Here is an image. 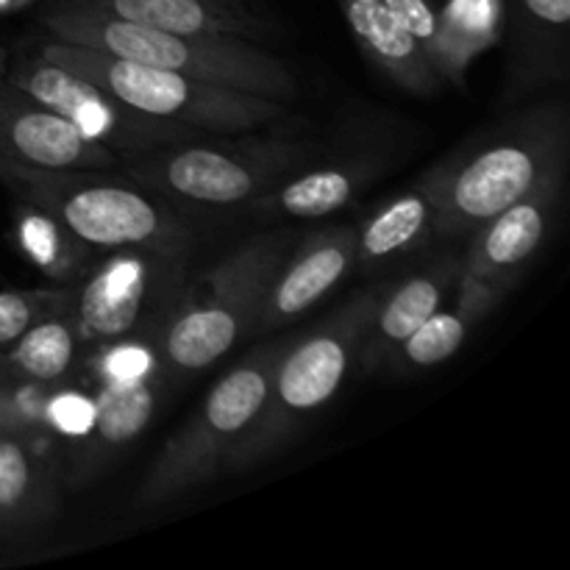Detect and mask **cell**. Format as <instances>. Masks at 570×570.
<instances>
[{"label":"cell","mask_w":570,"mask_h":570,"mask_svg":"<svg viewBox=\"0 0 570 570\" xmlns=\"http://www.w3.org/2000/svg\"><path fill=\"white\" fill-rule=\"evenodd\" d=\"M39 20L56 42L83 45L120 59L184 72L200 81L223 83L282 104H289L298 95V81L289 67L267 50L256 48L250 39L161 31L120 20L78 0H59L48 6Z\"/></svg>","instance_id":"1"},{"label":"cell","mask_w":570,"mask_h":570,"mask_svg":"<svg viewBox=\"0 0 570 570\" xmlns=\"http://www.w3.org/2000/svg\"><path fill=\"white\" fill-rule=\"evenodd\" d=\"M568 106L543 104L482 134L440 161V212L434 239L471 237L534 184L568 165Z\"/></svg>","instance_id":"2"},{"label":"cell","mask_w":570,"mask_h":570,"mask_svg":"<svg viewBox=\"0 0 570 570\" xmlns=\"http://www.w3.org/2000/svg\"><path fill=\"white\" fill-rule=\"evenodd\" d=\"M293 239L265 232L228 250L217 265L187 278L170 315L154 337V356L170 376L215 365L245 334L256 332L259 312Z\"/></svg>","instance_id":"3"},{"label":"cell","mask_w":570,"mask_h":570,"mask_svg":"<svg viewBox=\"0 0 570 570\" xmlns=\"http://www.w3.org/2000/svg\"><path fill=\"white\" fill-rule=\"evenodd\" d=\"M323 156L321 145L293 137L220 134L209 142L184 139L128 159L126 173L165 200L200 209L250 206Z\"/></svg>","instance_id":"4"},{"label":"cell","mask_w":570,"mask_h":570,"mask_svg":"<svg viewBox=\"0 0 570 570\" xmlns=\"http://www.w3.org/2000/svg\"><path fill=\"white\" fill-rule=\"evenodd\" d=\"M37 53L92 78L137 115L165 122L193 137L256 134L289 120V104H282V100L200 81L184 72L139 65V61L120 59V56L83 48V45L48 39L39 45Z\"/></svg>","instance_id":"5"},{"label":"cell","mask_w":570,"mask_h":570,"mask_svg":"<svg viewBox=\"0 0 570 570\" xmlns=\"http://www.w3.org/2000/svg\"><path fill=\"white\" fill-rule=\"evenodd\" d=\"M376 295L379 289H362L326 321L287 340L273 367L265 404L248 432L228 451L223 465L226 471H245L271 460L298 432L301 423L317 415L340 393L354 371L356 348Z\"/></svg>","instance_id":"6"},{"label":"cell","mask_w":570,"mask_h":570,"mask_svg":"<svg viewBox=\"0 0 570 570\" xmlns=\"http://www.w3.org/2000/svg\"><path fill=\"white\" fill-rule=\"evenodd\" d=\"M28 206L59 223L70 237L100 250L193 254V232L159 193L115 170H81L6 184Z\"/></svg>","instance_id":"7"},{"label":"cell","mask_w":570,"mask_h":570,"mask_svg":"<svg viewBox=\"0 0 570 570\" xmlns=\"http://www.w3.org/2000/svg\"><path fill=\"white\" fill-rule=\"evenodd\" d=\"M287 340H273L243 356L165 440L139 484L137 504L142 510L170 504L223 471L228 451L248 432L265 404L273 367Z\"/></svg>","instance_id":"8"},{"label":"cell","mask_w":570,"mask_h":570,"mask_svg":"<svg viewBox=\"0 0 570 570\" xmlns=\"http://www.w3.org/2000/svg\"><path fill=\"white\" fill-rule=\"evenodd\" d=\"M189 278V256L159 250H111L76 289L70 315L83 345L148 340L170 315Z\"/></svg>","instance_id":"9"},{"label":"cell","mask_w":570,"mask_h":570,"mask_svg":"<svg viewBox=\"0 0 570 570\" xmlns=\"http://www.w3.org/2000/svg\"><path fill=\"white\" fill-rule=\"evenodd\" d=\"M6 81L14 83L33 100L53 109L72 126L81 128L95 142L106 145L111 154L126 165L128 159L159 145H176L184 139H195L193 134H184L165 122L148 120L134 109L122 106L109 89L95 83L92 78L59 65V61L45 59L42 53H33L28 59L9 61L6 67Z\"/></svg>","instance_id":"10"},{"label":"cell","mask_w":570,"mask_h":570,"mask_svg":"<svg viewBox=\"0 0 570 570\" xmlns=\"http://www.w3.org/2000/svg\"><path fill=\"white\" fill-rule=\"evenodd\" d=\"M117 167L106 145L0 78V181Z\"/></svg>","instance_id":"11"},{"label":"cell","mask_w":570,"mask_h":570,"mask_svg":"<svg viewBox=\"0 0 570 570\" xmlns=\"http://www.w3.org/2000/svg\"><path fill=\"white\" fill-rule=\"evenodd\" d=\"M562 184H566V170L551 173L523 198L482 223L471 234L473 239L462 256V278L499 284L504 289L515 287L523 267L534 259L540 245L549 237L551 220L562 198Z\"/></svg>","instance_id":"12"},{"label":"cell","mask_w":570,"mask_h":570,"mask_svg":"<svg viewBox=\"0 0 570 570\" xmlns=\"http://www.w3.org/2000/svg\"><path fill=\"white\" fill-rule=\"evenodd\" d=\"M356 267V228L328 226L293 243L278 267L256 332H278L315 309Z\"/></svg>","instance_id":"13"},{"label":"cell","mask_w":570,"mask_h":570,"mask_svg":"<svg viewBox=\"0 0 570 570\" xmlns=\"http://www.w3.org/2000/svg\"><path fill=\"white\" fill-rule=\"evenodd\" d=\"M462 278V256L443 254L417 267L401 282L379 289L367 326L356 348L354 367L365 373L384 371L390 356L449 301Z\"/></svg>","instance_id":"14"},{"label":"cell","mask_w":570,"mask_h":570,"mask_svg":"<svg viewBox=\"0 0 570 570\" xmlns=\"http://www.w3.org/2000/svg\"><path fill=\"white\" fill-rule=\"evenodd\" d=\"M156 384L148 376L106 379L92 399V421L78 438L70 460L72 484L98 476L120 451H126L148 429L156 412Z\"/></svg>","instance_id":"15"},{"label":"cell","mask_w":570,"mask_h":570,"mask_svg":"<svg viewBox=\"0 0 570 570\" xmlns=\"http://www.w3.org/2000/svg\"><path fill=\"white\" fill-rule=\"evenodd\" d=\"M440 165L429 170L415 187L395 195L356 228V267L365 273L382 271L393 262L421 250L434 239L440 212Z\"/></svg>","instance_id":"16"},{"label":"cell","mask_w":570,"mask_h":570,"mask_svg":"<svg viewBox=\"0 0 570 570\" xmlns=\"http://www.w3.org/2000/svg\"><path fill=\"white\" fill-rule=\"evenodd\" d=\"M382 161L373 156H354L326 165H309L262 195L250 209L265 217H293V220H321L345 209L373 178L382 173Z\"/></svg>","instance_id":"17"},{"label":"cell","mask_w":570,"mask_h":570,"mask_svg":"<svg viewBox=\"0 0 570 570\" xmlns=\"http://www.w3.org/2000/svg\"><path fill=\"white\" fill-rule=\"evenodd\" d=\"M120 20L193 37L259 39L267 22L245 0H78Z\"/></svg>","instance_id":"18"},{"label":"cell","mask_w":570,"mask_h":570,"mask_svg":"<svg viewBox=\"0 0 570 570\" xmlns=\"http://www.w3.org/2000/svg\"><path fill=\"white\" fill-rule=\"evenodd\" d=\"M340 3H343L345 22L354 33L356 45L399 87H404L412 95H434L443 87V78H440L438 67L432 65L423 45L395 20V14L382 0H376V3L340 0Z\"/></svg>","instance_id":"19"},{"label":"cell","mask_w":570,"mask_h":570,"mask_svg":"<svg viewBox=\"0 0 570 570\" xmlns=\"http://www.w3.org/2000/svg\"><path fill=\"white\" fill-rule=\"evenodd\" d=\"M507 293L510 289L499 287V284L460 278L449 301L390 356L387 367H395V371H426V367L443 365L445 360H451L465 345L473 326H479L495 309V304H501Z\"/></svg>","instance_id":"20"},{"label":"cell","mask_w":570,"mask_h":570,"mask_svg":"<svg viewBox=\"0 0 570 570\" xmlns=\"http://www.w3.org/2000/svg\"><path fill=\"white\" fill-rule=\"evenodd\" d=\"M59 510L48 462L22 432H0V534H26L45 527Z\"/></svg>","instance_id":"21"},{"label":"cell","mask_w":570,"mask_h":570,"mask_svg":"<svg viewBox=\"0 0 570 570\" xmlns=\"http://www.w3.org/2000/svg\"><path fill=\"white\" fill-rule=\"evenodd\" d=\"M81 332L70 312L33 323L22 337L0 348V384H56L67 379L81 356Z\"/></svg>","instance_id":"22"},{"label":"cell","mask_w":570,"mask_h":570,"mask_svg":"<svg viewBox=\"0 0 570 570\" xmlns=\"http://www.w3.org/2000/svg\"><path fill=\"white\" fill-rule=\"evenodd\" d=\"M512 22L521 83L566 76L570 0H515Z\"/></svg>","instance_id":"23"},{"label":"cell","mask_w":570,"mask_h":570,"mask_svg":"<svg viewBox=\"0 0 570 570\" xmlns=\"http://www.w3.org/2000/svg\"><path fill=\"white\" fill-rule=\"evenodd\" d=\"M504 33V0H449L438 11V67L443 81L460 83L476 56Z\"/></svg>","instance_id":"24"},{"label":"cell","mask_w":570,"mask_h":570,"mask_svg":"<svg viewBox=\"0 0 570 570\" xmlns=\"http://www.w3.org/2000/svg\"><path fill=\"white\" fill-rule=\"evenodd\" d=\"M72 287L3 289L0 293V348L14 343L33 323L67 312L72 304Z\"/></svg>","instance_id":"25"},{"label":"cell","mask_w":570,"mask_h":570,"mask_svg":"<svg viewBox=\"0 0 570 570\" xmlns=\"http://www.w3.org/2000/svg\"><path fill=\"white\" fill-rule=\"evenodd\" d=\"M20 239L26 245L28 254L33 256V262L48 267L53 276H65L70 271V262L61 259L65 256V243L67 239H76L59 226V223L50 220L48 215H42L39 209L31 206V215L22 217L20 223Z\"/></svg>","instance_id":"26"},{"label":"cell","mask_w":570,"mask_h":570,"mask_svg":"<svg viewBox=\"0 0 570 570\" xmlns=\"http://www.w3.org/2000/svg\"><path fill=\"white\" fill-rule=\"evenodd\" d=\"M382 3L423 45L434 65V56H438V9L432 6V0H382Z\"/></svg>","instance_id":"27"},{"label":"cell","mask_w":570,"mask_h":570,"mask_svg":"<svg viewBox=\"0 0 570 570\" xmlns=\"http://www.w3.org/2000/svg\"><path fill=\"white\" fill-rule=\"evenodd\" d=\"M95 404L89 399H81L76 393H59L50 395L45 404V421L65 438H81L92 421Z\"/></svg>","instance_id":"28"},{"label":"cell","mask_w":570,"mask_h":570,"mask_svg":"<svg viewBox=\"0 0 570 570\" xmlns=\"http://www.w3.org/2000/svg\"><path fill=\"white\" fill-rule=\"evenodd\" d=\"M6 67H9V53L0 48V78H6Z\"/></svg>","instance_id":"29"},{"label":"cell","mask_w":570,"mask_h":570,"mask_svg":"<svg viewBox=\"0 0 570 570\" xmlns=\"http://www.w3.org/2000/svg\"><path fill=\"white\" fill-rule=\"evenodd\" d=\"M354 3H376V0H354Z\"/></svg>","instance_id":"30"}]
</instances>
